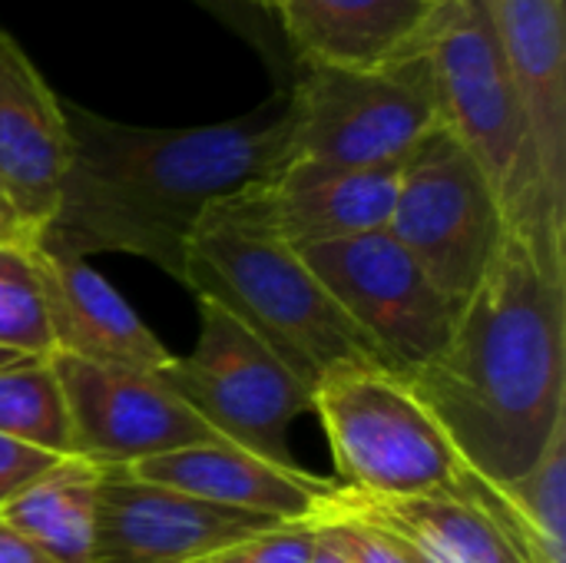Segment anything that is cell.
Here are the masks:
<instances>
[{"label": "cell", "instance_id": "44dd1931", "mask_svg": "<svg viewBox=\"0 0 566 563\" xmlns=\"http://www.w3.org/2000/svg\"><path fill=\"white\" fill-rule=\"evenodd\" d=\"M0 435L53 458L73 451L70 415L50 355H23L0 365Z\"/></svg>", "mask_w": 566, "mask_h": 563}, {"label": "cell", "instance_id": "4dcf8cb0", "mask_svg": "<svg viewBox=\"0 0 566 563\" xmlns=\"http://www.w3.org/2000/svg\"><path fill=\"white\" fill-rule=\"evenodd\" d=\"M17 358H23V355H17V352H10V348H0V365H7V362H17Z\"/></svg>", "mask_w": 566, "mask_h": 563}, {"label": "cell", "instance_id": "5bb4252c", "mask_svg": "<svg viewBox=\"0 0 566 563\" xmlns=\"http://www.w3.org/2000/svg\"><path fill=\"white\" fill-rule=\"evenodd\" d=\"M517 90L541 179L566 219V17L564 0H488Z\"/></svg>", "mask_w": 566, "mask_h": 563}, {"label": "cell", "instance_id": "52a82bcc", "mask_svg": "<svg viewBox=\"0 0 566 563\" xmlns=\"http://www.w3.org/2000/svg\"><path fill=\"white\" fill-rule=\"evenodd\" d=\"M388 232L458 309L501 256L504 209L481 166L444 126L431 129L401 163Z\"/></svg>", "mask_w": 566, "mask_h": 563}, {"label": "cell", "instance_id": "277c9868", "mask_svg": "<svg viewBox=\"0 0 566 563\" xmlns=\"http://www.w3.org/2000/svg\"><path fill=\"white\" fill-rule=\"evenodd\" d=\"M418 50L428 53L434 70L441 126L488 176L507 229L527 236L537 249L566 252V219L541 179L488 0H434Z\"/></svg>", "mask_w": 566, "mask_h": 563}, {"label": "cell", "instance_id": "9a60e30c", "mask_svg": "<svg viewBox=\"0 0 566 563\" xmlns=\"http://www.w3.org/2000/svg\"><path fill=\"white\" fill-rule=\"evenodd\" d=\"M129 471L189 498L275 521H305L338 491L305 468L272 465L222 438L136 461Z\"/></svg>", "mask_w": 566, "mask_h": 563}, {"label": "cell", "instance_id": "7402d4cb", "mask_svg": "<svg viewBox=\"0 0 566 563\" xmlns=\"http://www.w3.org/2000/svg\"><path fill=\"white\" fill-rule=\"evenodd\" d=\"M30 252L0 249V348L17 355H50L53 335Z\"/></svg>", "mask_w": 566, "mask_h": 563}, {"label": "cell", "instance_id": "83f0119b", "mask_svg": "<svg viewBox=\"0 0 566 563\" xmlns=\"http://www.w3.org/2000/svg\"><path fill=\"white\" fill-rule=\"evenodd\" d=\"M315 521V518H312ZM312 563H355L345 551L342 544L315 521V548H312Z\"/></svg>", "mask_w": 566, "mask_h": 563}, {"label": "cell", "instance_id": "603a6c76", "mask_svg": "<svg viewBox=\"0 0 566 563\" xmlns=\"http://www.w3.org/2000/svg\"><path fill=\"white\" fill-rule=\"evenodd\" d=\"M312 518L342 544V551L355 563H411L405 541L391 528L355 511L342 498V488Z\"/></svg>", "mask_w": 566, "mask_h": 563}, {"label": "cell", "instance_id": "4fadbf2b", "mask_svg": "<svg viewBox=\"0 0 566 563\" xmlns=\"http://www.w3.org/2000/svg\"><path fill=\"white\" fill-rule=\"evenodd\" d=\"M50 319L53 352L106 365L163 375L172 355L126 305V299L86 259L36 246L30 252Z\"/></svg>", "mask_w": 566, "mask_h": 563}, {"label": "cell", "instance_id": "ac0fdd59", "mask_svg": "<svg viewBox=\"0 0 566 563\" xmlns=\"http://www.w3.org/2000/svg\"><path fill=\"white\" fill-rule=\"evenodd\" d=\"M342 498L365 518L421 544L444 563H531L511 531L478 504L461 481L424 498H365L342 488Z\"/></svg>", "mask_w": 566, "mask_h": 563}, {"label": "cell", "instance_id": "ffe728a7", "mask_svg": "<svg viewBox=\"0 0 566 563\" xmlns=\"http://www.w3.org/2000/svg\"><path fill=\"white\" fill-rule=\"evenodd\" d=\"M458 481L511 531L527 561L566 563V421L551 435L541 461L517 481L491 484L468 468Z\"/></svg>", "mask_w": 566, "mask_h": 563}, {"label": "cell", "instance_id": "7a4b0ae2", "mask_svg": "<svg viewBox=\"0 0 566 563\" xmlns=\"http://www.w3.org/2000/svg\"><path fill=\"white\" fill-rule=\"evenodd\" d=\"M408 385L468 471L527 475L566 421V252L507 229L448 345Z\"/></svg>", "mask_w": 566, "mask_h": 563}, {"label": "cell", "instance_id": "d4e9b609", "mask_svg": "<svg viewBox=\"0 0 566 563\" xmlns=\"http://www.w3.org/2000/svg\"><path fill=\"white\" fill-rule=\"evenodd\" d=\"M56 458L36 448H27L20 441H10L0 435V508L23 491L33 478H40Z\"/></svg>", "mask_w": 566, "mask_h": 563}, {"label": "cell", "instance_id": "484cf974", "mask_svg": "<svg viewBox=\"0 0 566 563\" xmlns=\"http://www.w3.org/2000/svg\"><path fill=\"white\" fill-rule=\"evenodd\" d=\"M40 229L20 212V206L0 189V249H17V252H30L40 246Z\"/></svg>", "mask_w": 566, "mask_h": 563}, {"label": "cell", "instance_id": "4316f807", "mask_svg": "<svg viewBox=\"0 0 566 563\" xmlns=\"http://www.w3.org/2000/svg\"><path fill=\"white\" fill-rule=\"evenodd\" d=\"M0 563H53L36 551L27 538H20L7 521H0Z\"/></svg>", "mask_w": 566, "mask_h": 563}, {"label": "cell", "instance_id": "f546056e", "mask_svg": "<svg viewBox=\"0 0 566 563\" xmlns=\"http://www.w3.org/2000/svg\"><path fill=\"white\" fill-rule=\"evenodd\" d=\"M249 10H259V13H275V7L282 3V0H242Z\"/></svg>", "mask_w": 566, "mask_h": 563}, {"label": "cell", "instance_id": "6da1fadb", "mask_svg": "<svg viewBox=\"0 0 566 563\" xmlns=\"http://www.w3.org/2000/svg\"><path fill=\"white\" fill-rule=\"evenodd\" d=\"M73 159L40 246L70 256L126 252L186 282L202 209L275 179L292 163L289 96L212 126H129L63 100Z\"/></svg>", "mask_w": 566, "mask_h": 563}, {"label": "cell", "instance_id": "3957f363", "mask_svg": "<svg viewBox=\"0 0 566 563\" xmlns=\"http://www.w3.org/2000/svg\"><path fill=\"white\" fill-rule=\"evenodd\" d=\"M269 183L245 186L202 209L189 232L182 285L219 302L308 388L342 362L385 365L302 252L279 232Z\"/></svg>", "mask_w": 566, "mask_h": 563}, {"label": "cell", "instance_id": "d6986e66", "mask_svg": "<svg viewBox=\"0 0 566 563\" xmlns=\"http://www.w3.org/2000/svg\"><path fill=\"white\" fill-rule=\"evenodd\" d=\"M99 475L83 458H56L0 508V521L53 563H93Z\"/></svg>", "mask_w": 566, "mask_h": 563}, {"label": "cell", "instance_id": "8fae6325", "mask_svg": "<svg viewBox=\"0 0 566 563\" xmlns=\"http://www.w3.org/2000/svg\"><path fill=\"white\" fill-rule=\"evenodd\" d=\"M275 524L285 521L189 498L129 468H103L93 563H206Z\"/></svg>", "mask_w": 566, "mask_h": 563}, {"label": "cell", "instance_id": "f1b7e54d", "mask_svg": "<svg viewBox=\"0 0 566 563\" xmlns=\"http://www.w3.org/2000/svg\"><path fill=\"white\" fill-rule=\"evenodd\" d=\"M202 3H209V7H216V10H219V13H226L229 20L249 10V7H245L242 0H202Z\"/></svg>", "mask_w": 566, "mask_h": 563}, {"label": "cell", "instance_id": "2e32d148", "mask_svg": "<svg viewBox=\"0 0 566 563\" xmlns=\"http://www.w3.org/2000/svg\"><path fill=\"white\" fill-rule=\"evenodd\" d=\"M431 0H282L275 20L298 66L371 70L418 50Z\"/></svg>", "mask_w": 566, "mask_h": 563}, {"label": "cell", "instance_id": "7c38bea8", "mask_svg": "<svg viewBox=\"0 0 566 563\" xmlns=\"http://www.w3.org/2000/svg\"><path fill=\"white\" fill-rule=\"evenodd\" d=\"M73 159L63 100L23 46L0 30V189L40 229L50 226Z\"/></svg>", "mask_w": 566, "mask_h": 563}, {"label": "cell", "instance_id": "9c48e42d", "mask_svg": "<svg viewBox=\"0 0 566 563\" xmlns=\"http://www.w3.org/2000/svg\"><path fill=\"white\" fill-rule=\"evenodd\" d=\"M302 259L385 368L408 378L448 345L461 309L434 289L388 229L305 249Z\"/></svg>", "mask_w": 566, "mask_h": 563}, {"label": "cell", "instance_id": "cb8c5ba5", "mask_svg": "<svg viewBox=\"0 0 566 563\" xmlns=\"http://www.w3.org/2000/svg\"><path fill=\"white\" fill-rule=\"evenodd\" d=\"M315 548V521H285L262 534H252L206 563H312Z\"/></svg>", "mask_w": 566, "mask_h": 563}, {"label": "cell", "instance_id": "1f68e13d", "mask_svg": "<svg viewBox=\"0 0 566 563\" xmlns=\"http://www.w3.org/2000/svg\"><path fill=\"white\" fill-rule=\"evenodd\" d=\"M431 3H434V0H431Z\"/></svg>", "mask_w": 566, "mask_h": 563}, {"label": "cell", "instance_id": "30bf717a", "mask_svg": "<svg viewBox=\"0 0 566 563\" xmlns=\"http://www.w3.org/2000/svg\"><path fill=\"white\" fill-rule=\"evenodd\" d=\"M50 365L70 415L73 458L96 468H129L219 438L163 375L106 368L63 352H50Z\"/></svg>", "mask_w": 566, "mask_h": 563}, {"label": "cell", "instance_id": "ba28073f", "mask_svg": "<svg viewBox=\"0 0 566 563\" xmlns=\"http://www.w3.org/2000/svg\"><path fill=\"white\" fill-rule=\"evenodd\" d=\"M166 385L222 438L272 465L302 468L289 428L312 411V388L219 302L199 299V338L163 372Z\"/></svg>", "mask_w": 566, "mask_h": 563}, {"label": "cell", "instance_id": "8992f818", "mask_svg": "<svg viewBox=\"0 0 566 563\" xmlns=\"http://www.w3.org/2000/svg\"><path fill=\"white\" fill-rule=\"evenodd\" d=\"M292 159L328 166H401L441 126L424 50L371 70L298 66L289 93Z\"/></svg>", "mask_w": 566, "mask_h": 563}, {"label": "cell", "instance_id": "5b68a950", "mask_svg": "<svg viewBox=\"0 0 566 563\" xmlns=\"http://www.w3.org/2000/svg\"><path fill=\"white\" fill-rule=\"evenodd\" d=\"M342 488L365 498H424L448 491L461 458L411 392L408 378L375 362L332 365L312 385Z\"/></svg>", "mask_w": 566, "mask_h": 563}, {"label": "cell", "instance_id": "e0dca14e", "mask_svg": "<svg viewBox=\"0 0 566 563\" xmlns=\"http://www.w3.org/2000/svg\"><path fill=\"white\" fill-rule=\"evenodd\" d=\"M401 166H328L292 159L272 183L275 226L298 252L388 229Z\"/></svg>", "mask_w": 566, "mask_h": 563}]
</instances>
